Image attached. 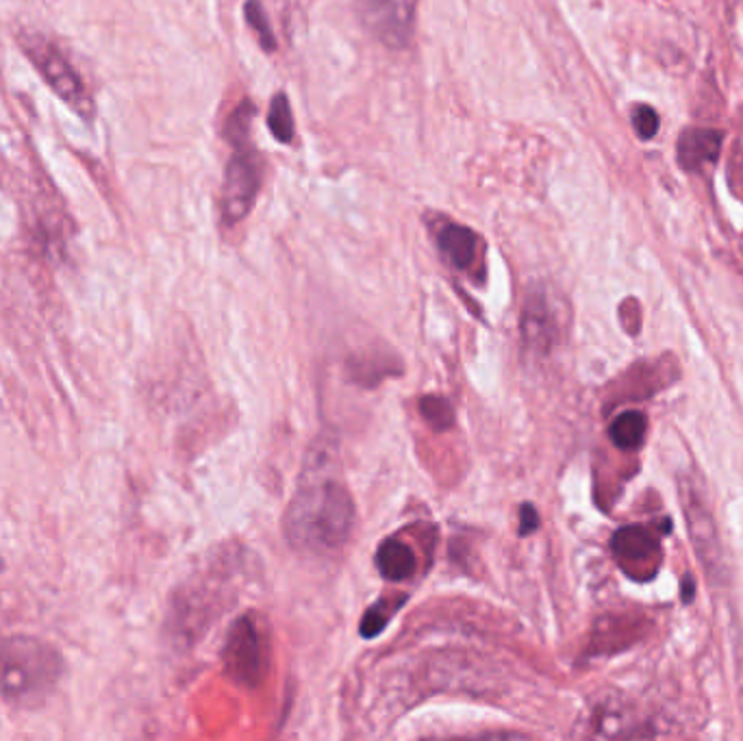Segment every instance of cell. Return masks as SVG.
<instances>
[{
  "label": "cell",
  "mask_w": 743,
  "mask_h": 741,
  "mask_svg": "<svg viewBox=\"0 0 743 741\" xmlns=\"http://www.w3.org/2000/svg\"><path fill=\"white\" fill-rule=\"evenodd\" d=\"M678 494H680V505L685 511V520H687V529H689V538L696 549V555L702 561L709 576L711 574L716 576L722 569V546H720L713 513L709 511L707 502L702 500V496L698 494L691 480L680 478Z\"/></svg>",
  "instance_id": "5"
},
{
  "label": "cell",
  "mask_w": 743,
  "mask_h": 741,
  "mask_svg": "<svg viewBox=\"0 0 743 741\" xmlns=\"http://www.w3.org/2000/svg\"><path fill=\"white\" fill-rule=\"evenodd\" d=\"M691 594H696V585L691 583V576L687 574V576L683 578V600H685V605L691 602Z\"/></svg>",
  "instance_id": "21"
},
{
  "label": "cell",
  "mask_w": 743,
  "mask_h": 741,
  "mask_svg": "<svg viewBox=\"0 0 743 741\" xmlns=\"http://www.w3.org/2000/svg\"><path fill=\"white\" fill-rule=\"evenodd\" d=\"M20 46L29 55L33 66L42 73V77L53 88V92L57 93L66 104H70L84 120H92V96L84 86V81L79 79L77 70L64 57V53L37 33L22 35Z\"/></svg>",
  "instance_id": "3"
},
{
  "label": "cell",
  "mask_w": 743,
  "mask_h": 741,
  "mask_svg": "<svg viewBox=\"0 0 743 741\" xmlns=\"http://www.w3.org/2000/svg\"><path fill=\"white\" fill-rule=\"evenodd\" d=\"M613 555L620 558L624 567L629 565H644L656 574V565L661 561V544L651 529L631 524L620 529L611 540Z\"/></svg>",
  "instance_id": "8"
},
{
  "label": "cell",
  "mask_w": 743,
  "mask_h": 741,
  "mask_svg": "<svg viewBox=\"0 0 743 741\" xmlns=\"http://www.w3.org/2000/svg\"><path fill=\"white\" fill-rule=\"evenodd\" d=\"M633 129L637 137H642L644 142H648L658 133V113L651 104H637L633 109Z\"/></svg>",
  "instance_id": "19"
},
{
  "label": "cell",
  "mask_w": 743,
  "mask_h": 741,
  "mask_svg": "<svg viewBox=\"0 0 743 741\" xmlns=\"http://www.w3.org/2000/svg\"><path fill=\"white\" fill-rule=\"evenodd\" d=\"M268 129L279 144H291L293 142V133H296L293 113H291V104H289V98L285 92L277 93L270 102Z\"/></svg>",
  "instance_id": "14"
},
{
  "label": "cell",
  "mask_w": 743,
  "mask_h": 741,
  "mask_svg": "<svg viewBox=\"0 0 743 741\" xmlns=\"http://www.w3.org/2000/svg\"><path fill=\"white\" fill-rule=\"evenodd\" d=\"M376 567L382 578L400 583V580H407L415 572L418 558L404 542L385 540L376 551Z\"/></svg>",
  "instance_id": "12"
},
{
  "label": "cell",
  "mask_w": 743,
  "mask_h": 741,
  "mask_svg": "<svg viewBox=\"0 0 743 741\" xmlns=\"http://www.w3.org/2000/svg\"><path fill=\"white\" fill-rule=\"evenodd\" d=\"M520 520H522V524H520V535H531V533L540 527V516H537V511H535L533 505H522V509H520Z\"/></svg>",
  "instance_id": "20"
},
{
  "label": "cell",
  "mask_w": 743,
  "mask_h": 741,
  "mask_svg": "<svg viewBox=\"0 0 743 741\" xmlns=\"http://www.w3.org/2000/svg\"><path fill=\"white\" fill-rule=\"evenodd\" d=\"M648 435V418L642 411H624L620 413L611 427L609 438L620 451H640Z\"/></svg>",
  "instance_id": "13"
},
{
  "label": "cell",
  "mask_w": 743,
  "mask_h": 741,
  "mask_svg": "<svg viewBox=\"0 0 743 741\" xmlns=\"http://www.w3.org/2000/svg\"><path fill=\"white\" fill-rule=\"evenodd\" d=\"M422 409V418L435 429V431H446L455 424V411L448 405L446 398L440 396H424V400L420 402Z\"/></svg>",
  "instance_id": "17"
},
{
  "label": "cell",
  "mask_w": 743,
  "mask_h": 741,
  "mask_svg": "<svg viewBox=\"0 0 743 741\" xmlns=\"http://www.w3.org/2000/svg\"><path fill=\"white\" fill-rule=\"evenodd\" d=\"M224 667L242 685L255 687L266 672V656L257 627L251 618H242L229 633L224 649Z\"/></svg>",
  "instance_id": "7"
},
{
  "label": "cell",
  "mask_w": 743,
  "mask_h": 741,
  "mask_svg": "<svg viewBox=\"0 0 743 741\" xmlns=\"http://www.w3.org/2000/svg\"><path fill=\"white\" fill-rule=\"evenodd\" d=\"M418 0H364V18L374 37L391 51L411 44Z\"/></svg>",
  "instance_id": "6"
},
{
  "label": "cell",
  "mask_w": 743,
  "mask_h": 741,
  "mask_svg": "<svg viewBox=\"0 0 743 741\" xmlns=\"http://www.w3.org/2000/svg\"><path fill=\"white\" fill-rule=\"evenodd\" d=\"M262 184L264 164L253 144L233 148L222 184V218L229 226L242 222L251 213Z\"/></svg>",
  "instance_id": "4"
},
{
  "label": "cell",
  "mask_w": 743,
  "mask_h": 741,
  "mask_svg": "<svg viewBox=\"0 0 743 741\" xmlns=\"http://www.w3.org/2000/svg\"><path fill=\"white\" fill-rule=\"evenodd\" d=\"M255 118V104L253 100H242L235 111L229 115L226 126H224V137L233 148L248 146L251 144V124Z\"/></svg>",
  "instance_id": "15"
},
{
  "label": "cell",
  "mask_w": 743,
  "mask_h": 741,
  "mask_svg": "<svg viewBox=\"0 0 743 741\" xmlns=\"http://www.w3.org/2000/svg\"><path fill=\"white\" fill-rule=\"evenodd\" d=\"M478 242H480L478 235L465 224L446 222L437 229L440 253L457 270H469L474 266Z\"/></svg>",
  "instance_id": "10"
},
{
  "label": "cell",
  "mask_w": 743,
  "mask_h": 741,
  "mask_svg": "<svg viewBox=\"0 0 743 741\" xmlns=\"http://www.w3.org/2000/svg\"><path fill=\"white\" fill-rule=\"evenodd\" d=\"M244 15H246V22L248 26L255 31L262 48L266 53H275L277 51V35L268 22V13L264 9V4L259 0H246L244 4Z\"/></svg>",
  "instance_id": "16"
},
{
  "label": "cell",
  "mask_w": 743,
  "mask_h": 741,
  "mask_svg": "<svg viewBox=\"0 0 743 741\" xmlns=\"http://www.w3.org/2000/svg\"><path fill=\"white\" fill-rule=\"evenodd\" d=\"M724 135L716 129H687L676 144V159L683 170L694 173L720 157Z\"/></svg>",
  "instance_id": "9"
},
{
  "label": "cell",
  "mask_w": 743,
  "mask_h": 741,
  "mask_svg": "<svg viewBox=\"0 0 743 741\" xmlns=\"http://www.w3.org/2000/svg\"><path fill=\"white\" fill-rule=\"evenodd\" d=\"M522 331L524 338L535 344L546 349L557 333V320L553 316L551 302L546 298L544 291H533L526 298V307H524V320H522Z\"/></svg>",
  "instance_id": "11"
},
{
  "label": "cell",
  "mask_w": 743,
  "mask_h": 741,
  "mask_svg": "<svg viewBox=\"0 0 743 741\" xmlns=\"http://www.w3.org/2000/svg\"><path fill=\"white\" fill-rule=\"evenodd\" d=\"M396 609H400V607L389 609L387 600L376 602L370 611L364 616V620H362V629H359L362 635H364V638H376V635L387 627V622H389V618L393 616Z\"/></svg>",
  "instance_id": "18"
},
{
  "label": "cell",
  "mask_w": 743,
  "mask_h": 741,
  "mask_svg": "<svg viewBox=\"0 0 743 741\" xmlns=\"http://www.w3.org/2000/svg\"><path fill=\"white\" fill-rule=\"evenodd\" d=\"M355 524V502L346 485L329 476H304L285 511V535L300 553L340 551Z\"/></svg>",
  "instance_id": "1"
},
{
  "label": "cell",
  "mask_w": 743,
  "mask_h": 741,
  "mask_svg": "<svg viewBox=\"0 0 743 741\" xmlns=\"http://www.w3.org/2000/svg\"><path fill=\"white\" fill-rule=\"evenodd\" d=\"M64 656L53 644L13 635L0 644V694L15 705L44 700L64 676Z\"/></svg>",
  "instance_id": "2"
}]
</instances>
